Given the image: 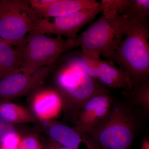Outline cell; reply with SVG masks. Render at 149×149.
Returning a JSON list of instances; mask_svg holds the SVG:
<instances>
[{
  "label": "cell",
  "mask_w": 149,
  "mask_h": 149,
  "mask_svg": "<svg viewBox=\"0 0 149 149\" xmlns=\"http://www.w3.org/2000/svg\"><path fill=\"white\" fill-rule=\"evenodd\" d=\"M141 149H149V140L148 138L143 139L142 142Z\"/></svg>",
  "instance_id": "obj_23"
},
{
  "label": "cell",
  "mask_w": 149,
  "mask_h": 149,
  "mask_svg": "<svg viewBox=\"0 0 149 149\" xmlns=\"http://www.w3.org/2000/svg\"><path fill=\"white\" fill-rule=\"evenodd\" d=\"M100 5V2L95 0H56L47 9L40 14L39 18L63 16Z\"/></svg>",
  "instance_id": "obj_13"
},
{
  "label": "cell",
  "mask_w": 149,
  "mask_h": 149,
  "mask_svg": "<svg viewBox=\"0 0 149 149\" xmlns=\"http://www.w3.org/2000/svg\"><path fill=\"white\" fill-rule=\"evenodd\" d=\"M0 118L14 125L39 124V121L30 109L10 101H0Z\"/></svg>",
  "instance_id": "obj_14"
},
{
  "label": "cell",
  "mask_w": 149,
  "mask_h": 149,
  "mask_svg": "<svg viewBox=\"0 0 149 149\" xmlns=\"http://www.w3.org/2000/svg\"><path fill=\"white\" fill-rule=\"evenodd\" d=\"M21 67V56L18 48L0 39V80L14 72Z\"/></svg>",
  "instance_id": "obj_15"
},
{
  "label": "cell",
  "mask_w": 149,
  "mask_h": 149,
  "mask_svg": "<svg viewBox=\"0 0 149 149\" xmlns=\"http://www.w3.org/2000/svg\"><path fill=\"white\" fill-rule=\"evenodd\" d=\"M29 95V109L38 121L55 119L62 112L60 97L54 87L40 86Z\"/></svg>",
  "instance_id": "obj_10"
},
{
  "label": "cell",
  "mask_w": 149,
  "mask_h": 149,
  "mask_svg": "<svg viewBox=\"0 0 149 149\" xmlns=\"http://www.w3.org/2000/svg\"><path fill=\"white\" fill-rule=\"evenodd\" d=\"M56 0H29V5L39 18V15L49 8Z\"/></svg>",
  "instance_id": "obj_21"
},
{
  "label": "cell",
  "mask_w": 149,
  "mask_h": 149,
  "mask_svg": "<svg viewBox=\"0 0 149 149\" xmlns=\"http://www.w3.org/2000/svg\"><path fill=\"white\" fill-rule=\"evenodd\" d=\"M95 80L107 88L132 90L133 82L129 74L121 68L117 67L113 62L97 59Z\"/></svg>",
  "instance_id": "obj_12"
},
{
  "label": "cell",
  "mask_w": 149,
  "mask_h": 149,
  "mask_svg": "<svg viewBox=\"0 0 149 149\" xmlns=\"http://www.w3.org/2000/svg\"><path fill=\"white\" fill-rule=\"evenodd\" d=\"M127 100H114L110 111L85 134L95 149H130L146 117Z\"/></svg>",
  "instance_id": "obj_1"
},
{
  "label": "cell",
  "mask_w": 149,
  "mask_h": 149,
  "mask_svg": "<svg viewBox=\"0 0 149 149\" xmlns=\"http://www.w3.org/2000/svg\"><path fill=\"white\" fill-rule=\"evenodd\" d=\"M24 133L17 125L11 124L0 118V148L10 135L15 133L22 134Z\"/></svg>",
  "instance_id": "obj_20"
},
{
  "label": "cell",
  "mask_w": 149,
  "mask_h": 149,
  "mask_svg": "<svg viewBox=\"0 0 149 149\" xmlns=\"http://www.w3.org/2000/svg\"><path fill=\"white\" fill-rule=\"evenodd\" d=\"M78 47L77 38L71 40H65L61 36L49 37L32 30L18 47L21 56L18 72L31 73L53 65L63 54Z\"/></svg>",
  "instance_id": "obj_5"
},
{
  "label": "cell",
  "mask_w": 149,
  "mask_h": 149,
  "mask_svg": "<svg viewBox=\"0 0 149 149\" xmlns=\"http://www.w3.org/2000/svg\"><path fill=\"white\" fill-rule=\"evenodd\" d=\"M123 97L139 108L146 117L149 115V81L148 80L134 85L132 90H123Z\"/></svg>",
  "instance_id": "obj_16"
},
{
  "label": "cell",
  "mask_w": 149,
  "mask_h": 149,
  "mask_svg": "<svg viewBox=\"0 0 149 149\" xmlns=\"http://www.w3.org/2000/svg\"><path fill=\"white\" fill-rule=\"evenodd\" d=\"M54 83L60 97L63 120L74 125L80 109L90 98L109 92L107 87L85 73L79 54L68 59L58 70Z\"/></svg>",
  "instance_id": "obj_2"
},
{
  "label": "cell",
  "mask_w": 149,
  "mask_h": 149,
  "mask_svg": "<svg viewBox=\"0 0 149 149\" xmlns=\"http://www.w3.org/2000/svg\"><path fill=\"white\" fill-rule=\"evenodd\" d=\"M124 15L128 18L148 22L149 0H129V5Z\"/></svg>",
  "instance_id": "obj_18"
},
{
  "label": "cell",
  "mask_w": 149,
  "mask_h": 149,
  "mask_svg": "<svg viewBox=\"0 0 149 149\" xmlns=\"http://www.w3.org/2000/svg\"><path fill=\"white\" fill-rule=\"evenodd\" d=\"M53 68V65L44 67L31 73L16 72L1 79L0 101L29 95L42 85Z\"/></svg>",
  "instance_id": "obj_8"
},
{
  "label": "cell",
  "mask_w": 149,
  "mask_h": 149,
  "mask_svg": "<svg viewBox=\"0 0 149 149\" xmlns=\"http://www.w3.org/2000/svg\"><path fill=\"white\" fill-rule=\"evenodd\" d=\"M18 149H44L42 142L38 134L25 132L21 136Z\"/></svg>",
  "instance_id": "obj_19"
},
{
  "label": "cell",
  "mask_w": 149,
  "mask_h": 149,
  "mask_svg": "<svg viewBox=\"0 0 149 149\" xmlns=\"http://www.w3.org/2000/svg\"><path fill=\"white\" fill-rule=\"evenodd\" d=\"M38 125L52 139L63 146L72 149H80L84 143L88 149H95L86 134L81 135L73 127L56 119L40 120Z\"/></svg>",
  "instance_id": "obj_11"
},
{
  "label": "cell",
  "mask_w": 149,
  "mask_h": 149,
  "mask_svg": "<svg viewBox=\"0 0 149 149\" xmlns=\"http://www.w3.org/2000/svg\"><path fill=\"white\" fill-rule=\"evenodd\" d=\"M128 19L129 29L116 52L113 62L128 72L134 86L148 80L149 27L148 22Z\"/></svg>",
  "instance_id": "obj_3"
},
{
  "label": "cell",
  "mask_w": 149,
  "mask_h": 149,
  "mask_svg": "<svg viewBox=\"0 0 149 149\" xmlns=\"http://www.w3.org/2000/svg\"><path fill=\"white\" fill-rule=\"evenodd\" d=\"M102 12L101 6L92 9L78 11L70 14L57 17L40 18L32 30L45 35L54 34L74 40L78 32L86 24L90 23L96 15Z\"/></svg>",
  "instance_id": "obj_7"
},
{
  "label": "cell",
  "mask_w": 149,
  "mask_h": 149,
  "mask_svg": "<svg viewBox=\"0 0 149 149\" xmlns=\"http://www.w3.org/2000/svg\"><path fill=\"white\" fill-rule=\"evenodd\" d=\"M26 0H0V39L20 47L38 20Z\"/></svg>",
  "instance_id": "obj_6"
},
{
  "label": "cell",
  "mask_w": 149,
  "mask_h": 149,
  "mask_svg": "<svg viewBox=\"0 0 149 149\" xmlns=\"http://www.w3.org/2000/svg\"><path fill=\"white\" fill-rule=\"evenodd\" d=\"M130 26L125 15H120L114 19L101 16L92 25L77 37L81 53L91 58L97 59L101 56L113 62L116 52Z\"/></svg>",
  "instance_id": "obj_4"
},
{
  "label": "cell",
  "mask_w": 149,
  "mask_h": 149,
  "mask_svg": "<svg viewBox=\"0 0 149 149\" xmlns=\"http://www.w3.org/2000/svg\"><path fill=\"white\" fill-rule=\"evenodd\" d=\"M113 104V99L109 92H100L92 96L80 109L73 128L80 135L85 134L107 116Z\"/></svg>",
  "instance_id": "obj_9"
},
{
  "label": "cell",
  "mask_w": 149,
  "mask_h": 149,
  "mask_svg": "<svg viewBox=\"0 0 149 149\" xmlns=\"http://www.w3.org/2000/svg\"><path fill=\"white\" fill-rule=\"evenodd\" d=\"M100 3L104 16L107 19H114L124 15L129 6V0H102Z\"/></svg>",
  "instance_id": "obj_17"
},
{
  "label": "cell",
  "mask_w": 149,
  "mask_h": 149,
  "mask_svg": "<svg viewBox=\"0 0 149 149\" xmlns=\"http://www.w3.org/2000/svg\"><path fill=\"white\" fill-rule=\"evenodd\" d=\"M44 149H72L63 146L49 138L42 142Z\"/></svg>",
  "instance_id": "obj_22"
}]
</instances>
